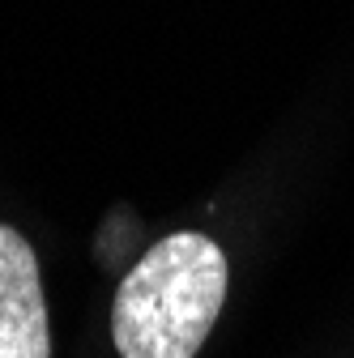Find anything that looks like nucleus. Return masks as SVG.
Masks as SVG:
<instances>
[{"label": "nucleus", "instance_id": "obj_1", "mask_svg": "<svg viewBox=\"0 0 354 358\" xmlns=\"http://www.w3.org/2000/svg\"><path fill=\"white\" fill-rule=\"evenodd\" d=\"M227 299V256L197 231L167 235L120 282L111 337L120 358H197Z\"/></svg>", "mask_w": 354, "mask_h": 358}, {"label": "nucleus", "instance_id": "obj_2", "mask_svg": "<svg viewBox=\"0 0 354 358\" xmlns=\"http://www.w3.org/2000/svg\"><path fill=\"white\" fill-rule=\"evenodd\" d=\"M0 358H52L34 248L0 222Z\"/></svg>", "mask_w": 354, "mask_h": 358}]
</instances>
